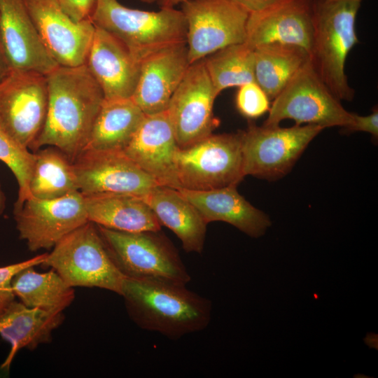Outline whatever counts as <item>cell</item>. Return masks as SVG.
<instances>
[{
	"label": "cell",
	"mask_w": 378,
	"mask_h": 378,
	"mask_svg": "<svg viewBox=\"0 0 378 378\" xmlns=\"http://www.w3.org/2000/svg\"><path fill=\"white\" fill-rule=\"evenodd\" d=\"M46 77V118L31 149L53 146L73 162L87 144L104 96L85 64L59 65Z\"/></svg>",
	"instance_id": "6da1fadb"
},
{
	"label": "cell",
	"mask_w": 378,
	"mask_h": 378,
	"mask_svg": "<svg viewBox=\"0 0 378 378\" xmlns=\"http://www.w3.org/2000/svg\"><path fill=\"white\" fill-rule=\"evenodd\" d=\"M120 296L136 326L172 340L203 330L211 318V302L181 284L125 277Z\"/></svg>",
	"instance_id": "7a4b0ae2"
},
{
	"label": "cell",
	"mask_w": 378,
	"mask_h": 378,
	"mask_svg": "<svg viewBox=\"0 0 378 378\" xmlns=\"http://www.w3.org/2000/svg\"><path fill=\"white\" fill-rule=\"evenodd\" d=\"M364 0H313L310 62L323 82L340 101H352L345 64L359 43L357 15Z\"/></svg>",
	"instance_id": "3957f363"
},
{
	"label": "cell",
	"mask_w": 378,
	"mask_h": 378,
	"mask_svg": "<svg viewBox=\"0 0 378 378\" xmlns=\"http://www.w3.org/2000/svg\"><path fill=\"white\" fill-rule=\"evenodd\" d=\"M90 20L118 38L141 64L153 54L186 44L187 24L181 10L131 8L118 0H97Z\"/></svg>",
	"instance_id": "277c9868"
},
{
	"label": "cell",
	"mask_w": 378,
	"mask_h": 378,
	"mask_svg": "<svg viewBox=\"0 0 378 378\" xmlns=\"http://www.w3.org/2000/svg\"><path fill=\"white\" fill-rule=\"evenodd\" d=\"M42 265L55 270L70 287H95L121 295L125 276L92 222L63 237L47 253Z\"/></svg>",
	"instance_id": "5b68a950"
},
{
	"label": "cell",
	"mask_w": 378,
	"mask_h": 378,
	"mask_svg": "<svg viewBox=\"0 0 378 378\" xmlns=\"http://www.w3.org/2000/svg\"><path fill=\"white\" fill-rule=\"evenodd\" d=\"M97 227L113 262L125 277L183 285L190 281L178 253L160 230L123 232Z\"/></svg>",
	"instance_id": "8992f818"
},
{
	"label": "cell",
	"mask_w": 378,
	"mask_h": 378,
	"mask_svg": "<svg viewBox=\"0 0 378 378\" xmlns=\"http://www.w3.org/2000/svg\"><path fill=\"white\" fill-rule=\"evenodd\" d=\"M241 139L239 130L211 134L188 146L178 147L174 164L179 188L209 190L237 186L245 176Z\"/></svg>",
	"instance_id": "52a82bcc"
},
{
	"label": "cell",
	"mask_w": 378,
	"mask_h": 378,
	"mask_svg": "<svg viewBox=\"0 0 378 378\" xmlns=\"http://www.w3.org/2000/svg\"><path fill=\"white\" fill-rule=\"evenodd\" d=\"M272 101L265 126H277L284 120L291 119L295 125L344 129L354 122V113L346 110L331 92L310 59Z\"/></svg>",
	"instance_id": "ba28073f"
},
{
	"label": "cell",
	"mask_w": 378,
	"mask_h": 378,
	"mask_svg": "<svg viewBox=\"0 0 378 378\" xmlns=\"http://www.w3.org/2000/svg\"><path fill=\"white\" fill-rule=\"evenodd\" d=\"M324 128L316 125L290 127L258 126L250 123L242 130L244 176L274 181L285 176L309 143Z\"/></svg>",
	"instance_id": "9c48e42d"
},
{
	"label": "cell",
	"mask_w": 378,
	"mask_h": 378,
	"mask_svg": "<svg viewBox=\"0 0 378 378\" xmlns=\"http://www.w3.org/2000/svg\"><path fill=\"white\" fill-rule=\"evenodd\" d=\"M186 24L190 64L246 39L249 12L231 0H186L181 4Z\"/></svg>",
	"instance_id": "30bf717a"
},
{
	"label": "cell",
	"mask_w": 378,
	"mask_h": 378,
	"mask_svg": "<svg viewBox=\"0 0 378 378\" xmlns=\"http://www.w3.org/2000/svg\"><path fill=\"white\" fill-rule=\"evenodd\" d=\"M48 107L46 75L11 69L0 80V130L31 149L44 125Z\"/></svg>",
	"instance_id": "8fae6325"
},
{
	"label": "cell",
	"mask_w": 378,
	"mask_h": 378,
	"mask_svg": "<svg viewBox=\"0 0 378 378\" xmlns=\"http://www.w3.org/2000/svg\"><path fill=\"white\" fill-rule=\"evenodd\" d=\"M20 239L31 251L52 248L63 237L88 220L80 191L51 200L31 197L13 210Z\"/></svg>",
	"instance_id": "7c38bea8"
},
{
	"label": "cell",
	"mask_w": 378,
	"mask_h": 378,
	"mask_svg": "<svg viewBox=\"0 0 378 378\" xmlns=\"http://www.w3.org/2000/svg\"><path fill=\"white\" fill-rule=\"evenodd\" d=\"M218 96L203 59L191 64L166 110L179 148L206 137L218 126L213 112Z\"/></svg>",
	"instance_id": "4fadbf2b"
},
{
	"label": "cell",
	"mask_w": 378,
	"mask_h": 378,
	"mask_svg": "<svg viewBox=\"0 0 378 378\" xmlns=\"http://www.w3.org/2000/svg\"><path fill=\"white\" fill-rule=\"evenodd\" d=\"M78 190L84 195L128 194L140 197L159 185L122 150L84 149L73 161Z\"/></svg>",
	"instance_id": "5bb4252c"
},
{
	"label": "cell",
	"mask_w": 378,
	"mask_h": 378,
	"mask_svg": "<svg viewBox=\"0 0 378 378\" xmlns=\"http://www.w3.org/2000/svg\"><path fill=\"white\" fill-rule=\"evenodd\" d=\"M32 22L49 53L59 66L85 64L95 26L77 22L58 0H23Z\"/></svg>",
	"instance_id": "9a60e30c"
},
{
	"label": "cell",
	"mask_w": 378,
	"mask_h": 378,
	"mask_svg": "<svg viewBox=\"0 0 378 378\" xmlns=\"http://www.w3.org/2000/svg\"><path fill=\"white\" fill-rule=\"evenodd\" d=\"M313 0H277L250 13L245 43L253 50L262 44L281 43L298 46L309 55L312 34Z\"/></svg>",
	"instance_id": "2e32d148"
},
{
	"label": "cell",
	"mask_w": 378,
	"mask_h": 378,
	"mask_svg": "<svg viewBox=\"0 0 378 378\" xmlns=\"http://www.w3.org/2000/svg\"><path fill=\"white\" fill-rule=\"evenodd\" d=\"M178 147L173 127L165 111L145 115L122 151L159 185L178 189L174 164Z\"/></svg>",
	"instance_id": "e0dca14e"
},
{
	"label": "cell",
	"mask_w": 378,
	"mask_h": 378,
	"mask_svg": "<svg viewBox=\"0 0 378 378\" xmlns=\"http://www.w3.org/2000/svg\"><path fill=\"white\" fill-rule=\"evenodd\" d=\"M0 29L11 69L46 75L59 66L41 41L23 0H0Z\"/></svg>",
	"instance_id": "ac0fdd59"
},
{
	"label": "cell",
	"mask_w": 378,
	"mask_h": 378,
	"mask_svg": "<svg viewBox=\"0 0 378 378\" xmlns=\"http://www.w3.org/2000/svg\"><path fill=\"white\" fill-rule=\"evenodd\" d=\"M85 64L105 99L132 98L141 64L115 36L95 27Z\"/></svg>",
	"instance_id": "d6986e66"
},
{
	"label": "cell",
	"mask_w": 378,
	"mask_h": 378,
	"mask_svg": "<svg viewBox=\"0 0 378 378\" xmlns=\"http://www.w3.org/2000/svg\"><path fill=\"white\" fill-rule=\"evenodd\" d=\"M190 64L186 44L153 54L141 64L132 99L145 115L165 111Z\"/></svg>",
	"instance_id": "ffe728a7"
},
{
	"label": "cell",
	"mask_w": 378,
	"mask_h": 378,
	"mask_svg": "<svg viewBox=\"0 0 378 378\" xmlns=\"http://www.w3.org/2000/svg\"><path fill=\"white\" fill-rule=\"evenodd\" d=\"M178 190L195 206L206 224L225 222L255 238L263 235L271 225L269 217L241 195L236 186L209 190Z\"/></svg>",
	"instance_id": "44dd1931"
},
{
	"label": "cell",
	"mask_w": 378,
	"mask_h": 378,
	"mask_svg": "<svg viewBox=\"0 0 378 378\" xmlns=\"http://www.w3.org/2000/svg\"><path fill=\"white\" fill-rule=\"evenodd\" d=\"M142 198L161 225L168 227L180 239L186 253L202 252L207 224L178 189L158 186Z\"/></svg>",
	"instance_id": "7402d4cb"
},
{
	"label": "cell",
	"mask_w": 378,
	"mask_h": 378,
	"mask_svg": "<svg viewBox=\"0 0 378 378\" xmlns=\"http://www.w3.org/2000/svg\"><path fill=\"white\" fill-rule=\"evenodd\" d=\"M64 319L63 313H53L29 307L13 300L0 314V336L10 345V350L0 366L8 372L18 352L22 349H36L51 340L54 330Z\"/></svg>",
	"instance_id": "603a6c76"
},
{
	"label": "cell",
	"mask_w": 378,
	"mask_h": 378,
	"mask_svg": "<svg viewBox=\"0 0 378 378\" xmlns=\"http://www.w3.org/2000/svg\"><path fill=\"white\" fill-rule=\"evenodd\" d=\"M83 195L88 220L123 232L161 230V224L142 197L119 193Z\"/></svg>",
	"instance_id": "cb8c5ba5"
},
{
	"label": "cell",
	"mask_w": 378,
	"mask_h": 378,
	"mask_svg": "<svg viewBox=\"0 0 378 378\" xmlns=\"http://www.w3.org/2000/svg\"><path fill=\"white\" fill-rule=\"evenodd\" d=\"M144 117L132 98L104 99L84 149L123 150Z\"/></svg>",
	"instance_id": "d4e9b609"
},
{
	"label": "cell",
	"mask_w": 378,
	"mask_h": 378,
	"mask_svg": "<svg viewBox=\"0 0 378 378\" xmlns=\"http://www.w3.org/2000/svg\"><path fill=\"white\" fill-rule=\"evenodd\" d=\"M255 82L273 100L309 60L308 52L298 46L270 43L254 49Z\"/></svg>",
	"instance_id": "484cf974"
},
{
	"label": "cell",
	"mask_w": 378,
	"mask_h": 378,
	"mask_svg": "<svg viewBox=\"0 0 378 378\" xmlns=\"http://www.w3.org/2000/svg\"><path fill=\"white\" fill-rule=\"evenodd\" d=\"M12 289L26 306L53 313H63L75 298L74 288L52 269L38 272L33 266L26 267L13 278Z\"/></svg>",
	"instance_id": "4316f807"
},
{
	"label": "cell",
	"mask_w": 378,
	"mask_h": 378,
	"mask_svg": "<svg viewBox=\"0 0 378 378\" xmlns=\"http://www.w3.org/2000/svg\"><path fill=\"white\" fill-rule=\"evenodd\" d=\"M29 181L31 197L51 200L79 191L73 162L58 148L37 150Z\"/></svg>",
	"instance_id": "83f0119b"
},
{
	"label": "cell",
	"mask_w": 378,
	"mask_h": 378,
	"mask_svg": "<svg viewBox=\"0 0 378 378\" xmlns=\"http://www.w3.org/2000/svg\"><path fill=\"white\" fill-rule=\"evenodd\" d=\"M203 60L218 94L227 88L255 81L254 50L245 42L224 47Z\"/></svg>",
	"instance_id": "f1b7e54d"
},
{
	"label": "cell",
	"mask_w": 378,
	"mask_h": 378,
	"mask_svg": "<svg viewBox=\"0 0 378 378\" xmlns=\"http://www.w3.org/2000/svg\"><path fill=\"white\" fill-rule=\"evenodd\" d=\"M0 161L12 172L18 184V197L14 209L21 207L31 197L29 181L35 161V154L0 130Z\"/></svg>",
	"instance_id": "f546056e"
},
{
	"label": "cell",
	"mask_w": 378,
	"mask_h": 378,
	"mask_svg": "<svg viewBox=\"0 0 378 378\" xmlns=\"http://www.w3.org/2000/svg\"><path fill=\"white\" fill-rule=\"evenodd\" d=\"M270 101L265 92L255 81L239 87L235 99L239 112L249 119L259 118L268 112L271 106Z\"/></svg>",
	"instance_id": "4dcf8cb0"
},
{
	"label": "cell",
	"mask_w": 378,
	"mask_h": 378,
	"mask_svg": "<svg viewBox=\"0 0 378 378\" xmlns=\"http://www.w3.org/2000/svg\"><path fill=\"white\" fill-rule=\"evenodd\" d=\"M47 253L39 254L26 260L0 267V314L15 300L12 280L20 270L28 267L42 265Z\"/></svg>",
	"instance_id": "1f68e13d"
},
{
	"label": "cell",
	"mask_w": 378,
	"mask_h": 378,
	"mask_svg": "<svg viewBox=\"0 0 378 378\" xmlns=\"http://www.w3.org/2000/svg\"><path fill=\"white\" fill-rule=\"evenodd\" d=\"M65 12L74 20H90L97 0H58Z\"/></svg>",
	"instance_id": "d6a6232c"
},
{
	"label": "cell",
	"mask_w": 378,
	"mask_h": 378,
	"mask_svg": "<svg viewBox=\"0 0 378 378\" xmlns=\"http://www.w3.org/2000/svg\"><path fill=\"white\" fill-rule=\"evenodd\" d=\"M344 130L347 132H364L378 138V110L374 108L368 115H360L354 113L353 123Z\"/></svg>",
	"instance_id": "836d02e7"
},
{
	"label": "cell",
	"mask_w": 378,
	"mask_h": 378,
	"mask_svg": "<svg viewBox=\"0 0 378 378\" xmlns=\"http://www.w3.org/2000/svg\"><path fill=\"white\" fill-rule=\"evenodd\" d=\"M240 5L249 13L258 11L277 0H231Z\"/></svg>",
	"instance_id": "e575fe53"
},
{
	"label": "cell",
	"mask_w": 378,
	"mask_h": 378,
	"mask_svg": "<svg viewBox=\"0 0 378 378\" xmlns=\"http://www.w3.org/2000/svg\"><path fill=\"white\" fill-rule=\"evenodd\" d=\"M10 70L11 69L6 55L0 29V80L5 78Z\"/></svg>",
	"instance_id": "d590c367"
},
{
	"label": "cell",
	"mask_w": 378,
	"mask_h": 378,
	"mask_svg": "<svg viewBox=\"0 0 378 378\" xmlns=\"http://www.w3.org/2000/svg\"><path fill=\"white\" fill-rule=\"evenodd\" d=\"M186 0H160L159 4L162 8H175L177 5L181 4Z\"/></svg>",
	"instance_id": "8d00e7d4"
},
{
	"label": "cell",
	"mask_w": 378,
	"mask_h": 378,
	"mask_svg": "<svg viewBox=\"0 0 378 378\" xmlns=\"http://www.w3.org/2000/svg\"><path fill=\"white\" fill-rule=\"evenodd\" d=\"M6 208V196L1 188L0 183V215H1Z\"/></svg>",
	"instance_id": "74e56055"
},
{
	"label": "cell",
	"mask_w": 378,
	"mask_h": 378,
	"mask_svg": "<svg viewBox=\"0 0 378 378\" xmlns=\"http://www.w3.org/2000/svg\"><path fill=\"white\" fill-rule=\"evenodd\" d=\"M140 2L147 4H152L154 3H159L160 0H137Z\"/></svg>",
	"instance_id": "f35d334b"
}]
</instances>
